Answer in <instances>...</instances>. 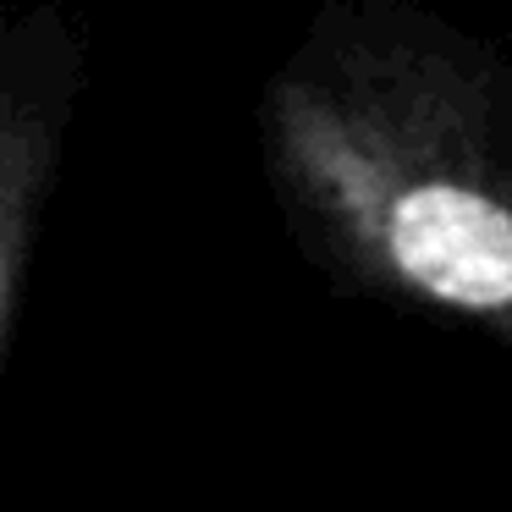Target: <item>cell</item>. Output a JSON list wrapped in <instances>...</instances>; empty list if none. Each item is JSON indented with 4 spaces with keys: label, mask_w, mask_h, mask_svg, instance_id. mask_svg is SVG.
Returning <instances> with one entry per match:
<instances>
[{
    "label": "cell",
    "mask_w": 512,
    "mask_h": 512,
    "mask_svg": "<svg viewBox=\"0 0 512 512\" xmlns=\"http://www.w3.org/2000/svg\"><path fill=\"white\" fill-rule=\"evenodd\" d=\"M265 149L347 276L512 353V78L474 39L397 0H336L270 78Z\"/></svg>",
    "instance_id": "obj_1"
},
{
    "label": "cell",
    "mask_w": 512,
    "mask_h": 512,
    "mask_svg": "<svg viewBox=\"0 0 512 512\" xmlns=\"http://www.w3.org/2000/svg\"><path fill=\"white\" fill-rule=\"evenodd\" d=\"M78 105V39L50 0L0 6V375Z\"/></svg>",
    "instance_id": "obj_2"
}]
</instances>
